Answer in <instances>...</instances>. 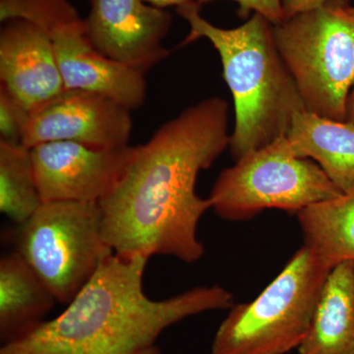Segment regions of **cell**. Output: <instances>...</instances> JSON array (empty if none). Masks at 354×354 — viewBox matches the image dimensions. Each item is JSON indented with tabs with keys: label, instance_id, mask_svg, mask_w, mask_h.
<instances>
[{
	"label": "cell",
	"instance_id": "15",
	"mask_svg": "<svg viewBox=\"0 0 354 354\" xmlns=\"http://www.w3.org/2000/svg\"><path fill=\"white\" fill-rule=\"evenodd\" d=\"M299 354H354V261L333 268Z\"/></svg>",
	"mask_w": 354,
	"mask_h": 354
},
{
	"label": "cell",
	"instance_id": "7",
	"mask_svg": "<svg viewBox=\"0 0 354 354\" xmlns=\"http://www.w3.org/2000/svg\"><path fill=\"white\" fill-rule=\"evenodd\" d=\"M16 251L60 304H68L113 249L104 241L99 203L44 202L18 225Z\"/></svg>",
	"mask_w": 354,
	"mask_h": 354
},
{
	"label": "cell",
	"instance_id": "6",
	"mask_svg": "<svg viewBox=\"0 0 354 354\" xmlns=\"http://www.w3.org/2000/svg\"><path fill=\"white\" fill-rule=\"evenodd\" d=\"M320 165L297 157L286 137L252 151L221 172L209 194L223 220H251L264 209L300 213L342 196Z\"/></svg>",
	"mask_w": 354,
	"mask_h": 354
},
{
	"label": "cell",
	"instance_id": "22",
	"mask_svg": "<svg viewBox=\"0 0 354 354\" xmlns=\"http://www.w3.org/2000/svg\"><path fill=\"white\" fill-rule=\"evenodd\" d=\"M142 1L148 2L151 6L158 7V8H164V7L172 6L178 7L189 0H142Z\"/></svg>",
	"mask_w": 354,
	"mask_h": 354
},
{
	"label": "cell",
	"instance_id": "2",
	"mask_svg": "<svg viewBox=\"0 0 354 354\" xmlns=\"http://www.w3.org/2000/svg\"><path fill=\"white\" fill-rule=\"evenodd\" d=\"M147 262L142 256L106 254L60 315L22 341L1 346L0 354H134L187 317L234 306L232 293L218 286L151 299L143 290Z\"/></svg>",
	"mask_w": 354,
	"mask_h": 354
},
{
	"label": "cell",
	"instance_id": "3",
	"mask_svg": "<svg viewBox=\"0 0 354 354\" xmlns=\"http://www.w3.org/2000/svg\"><path fill=\"white\" fill-rule=\"evenodd\" d=\"M200 10L197 0L177 7V13L190 26L183 44L205 38L220 55L223 78L234 102L230 149L237 160L288 136L295 114L307 109L279 55L269 21L254 13L243 25L223 29L204 19Z\"/></svg>",
	"mask_w": 354,
	"mask_h": 354
},
{
	"label": "cell",
	"instance_id": "25",
	"mask_svg": "<svg viewBox=\"0 0 354 354\" xmlns=\"http://www.w3.org/2000/svg\"><path fill=\"white\" fill-rule=\"evenodd\" d=\"M349 9H351V12L354 14V6H349Z\"/></svg>",
	"mask_w": 354,
	"mask_h": 354
},
{
	"label": "cell",
	"instance_id": "23",
	"mask_svg": "<svg viewBox=\"0 0 354 354\" xmlns=\"http://www.w3.org/2000/svg\"><path fill=\"white\" fill-rule=\"evenodd\" d=\"M346 121L354 125V88L349 95L348 102V116H346Z\"/></svg>",
	"mask_w": 354,
	"mask_h": 354
},
{
	"label": "cell",
	"instance_id": "21",
	"mask_svg": "<svg viewBox=\"0 0 354 354\" xmlns=\"http://www.w3.org/2000/svg\"><path fill=\"white\" fill-rule=\"evenodd\" d=\"M329 1L330 0H283L286 19L292 17L298 13L318 8Z\"/></svg>",
	"mask_w": 354,
	"mask_h": 354
},
{
	"label": "cell",
	"instance_id": "24",
	"mask_svg": "<svg viewBox=\"0 0 354 354\" xmlns=\"http://www.w3.org/2000/svg\"><path fill=\"white\" fill-rule=\"evenodd\" d=\"M134 354H160V349L153 344V346L141 349V351H137V353Z\"/></svg>",
	"mask_w": 354,
	"mask_h": 354
},
{
	"label": "cell",
	"instance_id": "9",
	"mask_svg": "<svg viewBox=\"0 0 354 354\" xmlns=\"http://www.w3.org/2000/svg\"><path fill=\"white\" fill-rule=\"evenodd\" d=\"M131 111L104 95L65 88L30 113L22 145L31 149L48 142L70 141L94 148L128 146Z\"/></svg>",
	"mask_w": 354,
	"mask_h": 354
},
{
	"label": "cell",
	"instance_id": "12",
	"mask_svg": "<svg viewBox=\"0 0 354 354\" xmlns=\"http://www.w3.org/2000/svg\"><path fill=\"white\" fill-rule=\"evenodd\" d=\"M85 21L58 28L51 34L65 88L108 97L130 111L143 106L145 73L95 50L85 34Z\"/></svg>",
	"mask_w": 354,
	"mask_h": 354
},
{
	"label": "cell",
	"instance_id": "1",
	"mask_svg": "<svg viewBox=\"0 0 354 354\" xmlns=\"http://www.w3.org/2000/svg\"><path fill=\"white\" fill-rule=\"evenodd\" d=\"M228 111L227 101L209 97L135 147L120 181L99 203L102 237L114 253L201 259L198 223L212 202L197 194V177L230 147Z\"/></svg>",
	"mask_w": 354,
	"mask_h": 354
},
{
	"label": "cell",
	"instance_id": "16",
	"mask_svg": "<svg viewBox=\"0 0 354 354\" xmlns=\"http://www.w3.org/2000/svg\"><path fill=\"white\" fill-rule=\"evenodd\" d=\"M297 218L304 246L330 269L354 261V193L312 205Z\"/></svg>",
	"mask_w": 354,
	"mask_h": 354
},
{
	"label": "cell",
	"instance_id": "5",
	"mask_svg": "<svg viewBox=\"0 0 354 354\" xmlns=\"http://www.w3.org/2000/svg\"><path fill=\"white\" fill-rule=\"evenodd\" d=\"M330 271L302 246L259 297L230 308L211 354H286L299 348Z\"/></svg>",
	"mask_w": 354,
	"mask_h": 354
},
{
	"label": "cell",
	"instance_id": "11",
	"mask_svg": "<svg viewBox=\"0 0 354 354\" xmlns=\"http://www.w3.org/2000/svg\"><path fill=\"white\" fill-rule=\"evenodd\" d=\"M0 87L34 111L65 90L50 35L25 20L0 32Z\"/></svg>",
	"mask_w": 354,
	"mask_h": 354
},
{
	"label": "cell",
	"instance_id": "19",
	"mask_svg": "<svg viewBox=\"0 0 354 354\" xmlns=\"http://www.w3.org/2000/svg\"><path fill=\"white\" fill-rule=\"evenodd\" d=\"M31 111L6 88L0 87V142L22 144L23 134Z\"/></svg>",
	"mask_w": 354,
	"mask_h": 354
},
{
	"label": "cell",
	"instance_id": "20",
	"mask_svg": "<svg viewBox=\"0 0 354 354\" xmlns=\"http://www.w3.org/2000/svg\"><path fill=\"white\" fill-rule=\"evenodd\" d=\"M200 4L215 0H197ZM237 2L239 8L237 13L241 18L248 17L251 12L260 14L272 25H278L285 21V12L283 8V0H234Z\"/></svg>",
	"mask_w": 354,
	"mask_h": 354
},
{
	"label": "cell",
	"instance_id": "14",
	"mask_svg": "<svg viewBox=\"0 0 354 354\" xmlns=\"http://www.w3.org/2000/svg\"><path fill=\"white\" fill-rule=\"evenodd\" d=\"M286 138L297 157L312 158L342 194L354 193V125L304 111Z\"/></svg>",
	"mask_w": 354,
	"mask_h": 354
},
{
	"label": "cell",
	"instance_id": "18",
	"mask_svg": "<svg viewBox=\"0 0 354 354\" xmlns=\"http://www.w3.org/2000/svg\"><path fill=\"white\" fill-rule=\"evenodd\" d=\"M0 20H25L53 34L82 19L68 0H0Z\"/></svg>",
	"mask_w": 354,
	"mask_h": 354
},
{
	"label": "cell",
	"instance_id": "4",
	"mask_svg": "<svg viewBox=\"0 0 354 354\" xmlns=\"http://www.w3.org/2000/svg\"><path fill=\"white\" fill-rule=\"evenodd\" d=\"M272 32L307 111L346 121L354 88V14L348 2L330 0L272 25Z\"/></svg>",
	"mask_w": 354,
	"mask_h": 354
},
{
	"label": "cell",
	"instance_id": "10",
	"mask_svg": "<svg viewBox=\"0 0 354 354\" xmlns=\"http://www.w3.org/2000/svg\"><path fill=\"white\" fill-rule=\"evenodd\" d=\"M86 37L102 55L146 73L169 55L171 15L142 0H91Z\"/></svg>",
	"mask_w": 354,
	"mask_h": 354
},
{
	"label": "cell",
	"instance_id": "13",
	"mask_svg": "<svg viewBox=\"0 0 354 354\" xmlns=\"http://www.w3.org/2000/svg\"><path fill=\"white\" fill-rule=\"evenodd\" d=\"M57 301L17 251L0 261V342L22 341L41 324Z\"/></svg>",
	"mask_w": 354,
	"mask_h": 354
},
{
	"label": "cell",
	"instance_id": "8",
	"mask_svg": "<svg viewBox=\"0 0 354 354\" xmlns=\"http://www.w3.org/2000/svg\"><path fill=\"white\" fill-rule=\"evenodd\" d=\"M30 150L43 202L100 203L124 174L135 147L99 149L55 141Z\"/></svg>",
	"mask_w": 354,
	"mask_h": 354
},
{
	"label": "cell",
	"instance_id": "17",
	"mask_svg": "<svg viewBox=\"0 0 354 354\" xmlns=\"http://www.w3.org/2000/svg\"><path fill=\"white\" fill-rule=\"evenodd\" d=\"M31 150L0 142V211L16 225L31 218L43 204Z\"/></svg>",
	"mask_w": 354,
	"mask_h": 354
}]
</instances>
